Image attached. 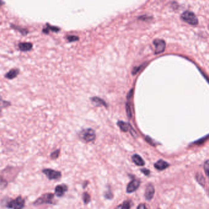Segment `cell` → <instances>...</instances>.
Segmentation results:
<instances>
[{
	"mask_svg": "<svg viewBox=\"0 0 209 209\" xmlns=\"http://www.w3.org/2000/svg\"><path fill=\"white\" fill-rule=\"evenodd\" d=\"M25 199L19 195L15 199L7 198L2 199V205L8 209H23L25 207Z\"/></svg>",
	"mask_w": 209,
	"mask_h": 209,
	"instance_id": "1",
	"label": "cell"
},
{
	"mask_svg": "<svg viewBox=\"0 0 209 209\" xmlns=\"http://www.w3.org/2000/svg\"><path fill=\"white\" fill-rule=\"evenodd\" d=\"M78 135L80 138L86 143L93 141L96 137L94 130L92 129H83L80 132Z\"/></svg>",
	"mask_w": 209,
	"mask_h": 209,
	"instance_id": "2",
	"label": "cell"
},
{
	"mask_svg": "<svg viewBox=\"0 0 209 209\" xmlns=\"http://www.w3.org/2000/svg\"><path fill=\"white\" fill-rule=\"evenodd\" d=\"M54 199V194L53 193H45L42 194L39 198H37L34 202L33 204L34 206H40L44 204H53Z\"/></svg>",
	"mask_w": 209,
	"mask_h": 209,
	"instance_id": "3",
	"label": "cell"
},
{
	"mask_svg": "<svg viewBox=\"0 0 209 209\" xmlns=\"http://www.w3.org/2000/svg\"><path fill=\"white\" fill-rule=\"evenodd\" d=\"M181 18L191 25H197L198 24V20L193 12L190 11H185L181 15Z\"/></svg>",
	"mask_w": 209,
	"mask_h": 209,
	"instance_id": "4",
	"label": "cell"
},
{
	"mask_svg": "<svg viewBox=\"0 0 209 209\" xmlns=\"http://www.w3.org/2000/svg\"><path fill=\"white\" fill-rule=\"evenodd\" d=\"M42 173L44 174L46 177L50 180H58L61 177V173L60 171H55L52 169L46 168L42 171Z\"/></svg>",
	"mask_w": 209,
	"mask_h": 209,
	"instance_id": "5",
	"label": "cell"
},
{
	"mask_svg": "<svg viewBox=\"0 0 209 209\" xmlns=\"http://www.w3.org/2000/svg\"><path fill=\"white\" fill-rule=\"evenodd\" d=\"M153 45H155V54H160L163 53L166 48V43L162 39H155L153 42Z\"/></svg>",
	"mask_w": 209,
	"mask_h": 209,
	"instance_id": "6",
	"label": "cell"
},
{
	"mask_svg": "<svg viewBox=\"0 0 209 209\" xmlns=\"http://www.w3.org/2000/svg\"><path fill=\"white\" fill-rule=\"evenodd\" d=\"M20 73V69L18 68H13L10 69L5 75H4L6 79L12 80L16 78Z\"/></svg>",
	"mask_w": 209,
	"mask_h": 209,
	"instance_id": "7",
	"label": "cell"
},
{
	"mask_svg": "<svg viewBox=\"0 0 209 209\" xmlns=\"http://www.w3.org/2000/svg\"><path fill=\"white\" fill-rule=\"evenodd\" d=\"M140 180L134 179L132 180L128 185L127 187V192L131 193L135 192L140 185Z\"/></svg>",
	"mask_w": 209,
	"mask_h": 209,
	"instance_id": "8",
	"label": "cell"
},
{
	"mask_svg": "<svg viewBox=\"0 0 209 209\" xmlns=\"http://www.w3.org/2000/svg\"><path fill=\"white\" fill-rule=\"evenodd\" d=\"M155 194V188L153 185L148 184L145 191V197L148 201H150Z\"/></svg>",
	"mask_w": 209,
	"mask_h": 209,
	"instance_id": "9",
	"label": "cell"
},
{
	"mask_svg": "<svg viewBox=\"0 0 209 209\" xmlns=\"http://www.w3.org/2000/svg\"><path fill=\"white\" fill-rule=\"evenodd\" d=\"M18 48L22 52H28L33 48V44L31 42H20L18 44Z\"/></svg>",
	"mask_w": 209,
	"mask_h": 209,
	"instance_id": "10",
	"label": "cell"
},
{
	"mask_svg": "<svg viewBox=\"0 0 209 209\" xmlns=\"http://www.w3.org/2000/svg\"><path fill=\"white\" fill-rule=\"evenodd\" d=\"M67 190V187L65 185H59L56 187L55 193L58 197L62 196Z\"/></svg>",
	"mask_w": 209,
	"mask_h": 209,
	"instance_id": "11",
	"label": "cell"
},
{
	"mask_svg": "<svg viewBox=\"0 0 209 209\" xmlns=\"http://www.w3.org/2000/svg\"><path fill=\"white\" fill-rule=\"evenodd\" d=\"M118 125L119 127L120 130L124 132H127L131 131L132 130H133L132 126L130 124L124 121H121V120L118 121Z\"/></svg>",
	"mask_w": 209,
	"mask_h": 209,
	"instance_id": "12",
	"label": "cell"
},
{
	"mask_svg": "<svg viewBox=\"0 0 209 209\" xmlns=\"http://www.w3.org/2000/svg\"><path fill=\"white\" fill-rule=\"evenodd\" d=\"M91 100V102H92V104L95 105V106H105V107H107L108 105H107V104L104 102V100L99 97H94L90 99Z\"/></svg>",
	"mask_w": 209,
	"mask_h": 209,
	"instance_id": "13",
	"label": "cell"
},
{
	"mask_svg": "<svg viewBox=\"0 0 209 209\" xmlns=\"http://www.w3.org/2000/svg\"><path fill=\"white\" fill-rule=\"evenodd\" d=\"M169 164H168L166 162L162 160H160L155 163L154 166L159 171H163L165 169H166L169 166Z\"/></svg>",
	"mask_w": 209,
	"mask_h": 209,
	"instance_id": "14",
	"label": "cell"
},
{
	"mask_svg": "<svg viewBox=\"0 0 209 209\" xmlns=\"http://www.w3.org/2000/svg\"><path fill=\"white\" fill-rule=\"evenodd\" d=\"M11 105H12V104L11 102L4 100L0 94V114L1 113V111L3 109L7 108Z\"/></svg>",
	"mask_w": 209,
	"mask_h": 209,
	"instance_id": "15",
	"label": "cell"
},
{
	"mask_svg": "<svg viewBox=\"0 0 209 209\" xmlns=\"http://www.w3.org/2000/svg\"><path fill=\"white\" fill-rule=\"evenodd\" d=\"M132 160L135 164L139 166H144L145 164V162L143 160V158L139 155L137 154H134L132 156Z\"/></svg>",
	"mask_w": 209,
	"mask_h": 209,
	"instance_id": "16",
	"label": "cell"
},
{
	"mask_svg": "<svg viewBox=\"0 0 209 209\" xmlns=\"http://www.w3.org/2000/svg\"><path fill=\"white\" fill-rule=\"evenodd\" d=\"M11 27L12 28H13L14 30H16L17 31H18L22 36H27L28 33H29V31L27 29L25 28H22L20 27H18L17 25H14V24H11Z\"/></svg>",
	"mask_w": 209,
	"mask_h": 209,
	"instance_id": "17",
	"label": "cell"
},
{
	"mask_svg": "<svg viewBox=\"0 0 209 209\" xmlns=\"http://www.w3.org/2000/svg\"><path fill=\"white\" fill-rule=\"evenodd\" d=\"M50 31H51L53 32H58L60 31V29L58 27H53V26H51L49 24H46V28H44L43 30H42V32L44 33V34H48L50 32Z\"/></svg>",
	"mask_w": 209,
	"mask_h": 209,
	"instance_id": "18",
	"label": "cell"
},
{
	"mask_svg": "<svg viewBox=\"0 0 209 209\" xmlns=\"http://www.w3.org/2000/svg\"><path fill=\"white\" fill-rule=\"evenodd\" d=\"M196 179L197 180V182L202 187H204L206 185V180L204 177V176L199 173H197L196 176Z\"/></svg>",
	"mask_w": 209,
	"mask_h": 209,
	"instance_id": "19",
	"label": "cell"
},
{
	"mask_svg": "<svg viewBox=\"0 0 209 209\" xmlns=\"http://www.w3.org/2000/svg\"><path fill=\"white\" fill-rule=\"evenodd\" d=\"M8 185V182L6 179H4V178L0 176V188L1 189H4L7 187Z\"/></svg>",
	"mask_w": 209,
	"mask_h": 209,
	"instance_id": "20",
	"label": "cell"
},
{
	"mask_svg": "<svg viewBox=\"0 0 209 209\" xmlns=\"http://www.w3.org/2000/svg\"><path fill=\"white\" fill-rule=\"evenodd\" d=\"M60 153V150H55L54 152H53L50 154V158H51L52 160H55V159H56V158L59 157Z\"/></svg>",
	"mask_w": 209,
	"mask_h": 209,
	"instance_id": "21",
	"label": "cell"
},
{
	"mask_svg": "<svg viewBox=\"0 0 209 209\" xmlns=\"http://www.w3.org/2000/svg\"><path fill=\"white\" fill-rule=\"evenodd\" d=\"M83 201L85 204H88L90 201V194H88V193L85 192L83 193Z\"/></svg>",
	"mask_w": 209,
	"mask_h": 209,
	"instance_id": "22",
	"label": "cell"
},
{
	"mask_svg": "<svg viewBox=\"0 0 209 209\" xmlns=\"http://www.w3.org/2000/svg\"><path fill=\"white\" fill-rule=\"evenodd\" d=\"M125 108H126V112H127V116L129 119H130L132 118V111H131L130 106V104L129 103H126Z\"/></svg>",
	"mask_w": 209,
	"mask_h": 209,
	"instance_id": "23",
	"label": "cell"
},
{
	"mask_svg": "<svg viewBox=\"0 0 209 209\" xmlns=\"http://www.w3.org/2000/svg\"><path fill=\"white\" fill-rule=\"evenodd\" d=\"M204 168V171H205L206 176L209 177V160H207L205 162Z\"/></svg>",
	"mask_w": 209,
	"mask_h": 209,
	"instance_id": "24",
	"label": "cell"
},
{
	"mask_svg": "<svg viewBox=\"0 0 209 209\" xmlns=\"http://www.w3.org/2000/svg\"><path fill=\"white\" fill-rule=\"evenodd\" d=\"M67 39L69 42H75V41H78L79 38H78V37H77V36H69L67 37Z\"/></svg>",
	"mask_w": 209,
	"mask_h": 209,
	"instance_id": "25",
	"label": "cell"
},
{
	"mask_svg": "<svg viewBox=\"0 0 209 209\" xmlns=\"http://www.w3.org/2000/svg\"><path fill=\"white\" fill-rule=\"evenodd\" d=\"M146 141L148 143H149L150 144H151V145H152V146H155V145H156L155 142L151 138H150L149 136H146Z\"/></svg>",
	"mask_w": 209,
	"mask_h": 209,
	"instance_id": "26",
	"label": "cell"
},
{
	"mask_svg": "<svg viewBox=\"0 0 209 209\" xmlns=\"http://www.w3.org/2000/svg\"><path fill=\"white\" fill-rule=\"evenodd\" d=\"M124 209H130V203L129 201H125L122 204Z\"/></svg>",
	"mask_w": 209,
	"mask_h": 209,
	"instance_id": "27",
	"label": "cell"
},
{
	"mask_svg": "<svg viewBox=\"0 0 209 209\" xmlns=\"http://www.w3.org/2000/svg\"><path fill=\"white\" fill-rule=\"evenodd\" d=\"M104 196L107 199H111L113 198V194L111 193V192L109 191V192H106L105 194H104Z\"/></svg>",
	"mask_w": 209,
	"mask_h": 209,
	"instance_id": "28",
	"label": "cell"
},
{
	"mask_svg": "<svg viewBox=\"0 0 209 209\" xmlns=\"http://www.w3.org/2000/svg\"><path fill=\"white\" fill-rule=\"evenodd\" d=\"M141 171L144 174H145L146 176H148V175H149L150 171L149 170H148V169H141Z\"/></svg>",
	"mask_w": 209,
	"mask_h": 209,
	"instance_id": "29",
	"label": "cell"
},
{
	"mask_svg": "<svg viewBox=\"0 0 209 209\" xmlns=\"http://www.w3.org/2000/svg\"><path fill=\"white\" fill-rule=\"evenodd\" d=\"M142 67V66H140L139 67H134V70H133V72H132V74H134H134H136L139 70H140V69H141V67Z\"/></svg>",
	"mask_w": 209,
	"mask_h": 209,
	"instance_id": "30",
	"label": "cell"
},
{
	"mask_svg": "<svg viewBox=\"0 0 209 209\" xmlns=\"http://www.w3.org/2000/svg\"><path fill=\"white\" fill-rule=\"evenodd\" d=\"M137 209H147V207H146V206H145L144 204H139V205L138 206V208H137Z\"/></svg>",
	"mask_w": 209,
	"mask_h": 209,
	"instance_id": "31",
	"label": "cell"
},
{
	"mask_svg": "<svg viewBox=\"0 0 209 209\" xmlns=\"http://www.w3.org/2000/svg\"><path fill=\"white\" fill-rule=\"evenodd\" d=\"M133 92H134V90H131L129 92V93L128 94V95H127V99H130V98L132 96V95H133Z\"/></svg>",
	"mask_w": 209,
	"mask_h": 209,
	"instance_id": "32",
	"label": "cell"
},
{
	"mask_svg": "<svg viewBox=\"0 0 209 209\" xmlns=\"http://www.w3.org/2000/svg\"><path fill=\"white\" fill-rule=\"evenodd\" d=\"M116 209H124V207H123V205L122 204H120L119 206H118Z\"/></svg>",
	"mask_w": 209,
	"mask_h": 209,
	"instance_id": "33",
	"label": "cell"
},
{
	"mask_svg": "<svg viewBox=\"0 0 209 209\" xmlns=\"http://www.w3.org/2000/svg\"><path fill=\"white\" fill-rule=\"evenodd\" d=\"M5 4V2L2 1V0H0V6H2V5H4Z\"/></svg>",
	"mask_w": 209,
	"mask_h": 209,
	"instance_id": "34",
	"label": "cell"
}]
</instances>
